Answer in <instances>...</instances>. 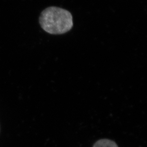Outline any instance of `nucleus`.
Listing matches in <instances>:
<instances>
[{"mask_svg":"<svg viewBox=\"0 0 147 147\" xmlns=\"http://www.w3.org/2000/svg\"><path fill=\"white\" fill-rule=\"evenodd\" d=\"M42 29L52 34H61L69 31L73 26L72 16L67 10L50 7L42 11L39 17Z\"/></svg>","mask_w":147,"mask_h":147,"instance_id":"1","label":"nucleus"},{"mask_svg":"<svg viewBox=\"0 0 147 147\" xmlns=\"http://www.w3.org/2000/svg\"><path fill=\"white\" fill-rule=\"evenodd\" d=\"M93 147H118L116 143L108 139H102L95 143Z\"/></svg>","mask_w":147,"mask_h":147,"instance_id":"2","label":"nucleus"}]
</instances>
